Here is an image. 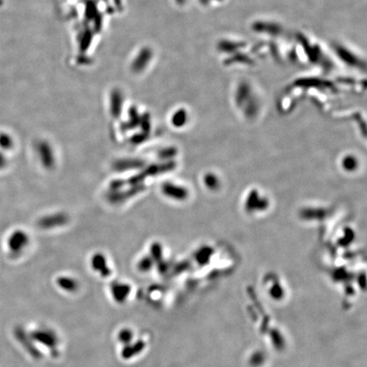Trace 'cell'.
<instances>
[{
    "label": "cell",
    "mask_w": 367,
    "mask_h": 367,
    "mask_svg": "<svg viewBox=\"0 0 367 367\" xmlns=\"http://www.w3.org/2000/svg\"><path fill=\"white\" fill-rule=\"evenodd\" d=\"M355 164L356 163L355 162V158H352V157H346L342 161V166L345 167V169H347V170L355 169V166H356Z\"/></svg>",
    "instance_id": "cell-8"
},
{
    "label": "cell",
    "mask_w": 367,
    "mask_h": 367,
    "mask_svg": "<svg viewBox=\"0 0 367 367\" xmlns=\"http://www.w3.org/2000/svg\"><path fill=\"white\" fill-rule=\"evenodd\" d=\"M15 337L17 339L18 342L21 343L23 348L25 349L29 355H32L33 358L39 359L42 357L39 350L35 347V345L33 343V340L30 336H28L22 327H16L15 329Z\"/></svg>",
    "instance_id": "cell-2"
},
{
    "label": "cell",
    "mask_w": 367,
    "mask_h": 367,
    "mask_svg": "<svg viewBox=\"0 0 367 367\" xmlns=\"http://www.w3.org/2000/svg\"><path fill=\"white\" fill-rule=\"evenodd\" d=\"M111 290L114 300L119 304H123L130 294L131 287L128 284L115 282L111 285Z\"/></svg>",
    "instance_id": "cell-3"
},
{
    "label": "cell",
    "mask_w": 367,
    "mask_h": 367,
    "mask_svg": "<svg viewBox=\"0 0 367 367\" xmlns=\"http://www.w3.org/2000/svg\"><path fill=\"white\" fill-rule=\"evenodd\" d=\"M57 284L66 292H74L78 289V282L70 277H60L57 280Z\"/></svg>",
    "instance_id": "cell-5"
},
{
    "label": "cell",
    "mask_w": 367,
    "mask_h": 367,
    "mask_svg": "<svg viewBox=\"0 0 367 367\" xmlns=\"http://www.w3.org/2000/svg\"><path fill=\"white\" fill-rule=\"evenodd\" d=\"M93 266L95 269L100 271L103 277H107L110 274V269L106 268L105 260L101 257H96V259H94Z\"/></svg>",
    "instance_id": "cell-6"
},
{
    "label": "cell",
    "mask_w": 367,
    "mask_h": 367,
    "mask_svg": "<svg viewBox=\"0 0 367 367\" xmlns=\"http://www.w3.org/2000/svg\"><path fill=\"white\" fill-rule=\"evenodd\" d=\"M146 347V343L142 340H138L137 342H131L129 345H125L122 350V357L124 360H128L138 355L140 353L143 351Z\"/></svg>",
    "instance_id": "cell-4"
},
{
    "label": "cell",
    "mask_w": 367,
    "mask_h": 367,
    "mask_svg": "<svg viewBox=\"0 0 367 367\" xmlns=\"http://www.w3.org/2000/svg\"><path fill=\"white\" fill-rule=\"evenodd\" d=\"M30 337L33 341L41 343L46 348H49L52 353L56 352V354H58L56 351L59 342L58 337L56 332H53L52 330L47 328L35 330L32 332Z\"/></svg>",
    "instance_id": "cell-1"
},
{
    "label": "cell",
    "mask_w": 367,
    "mask_h": 367,
    "mask_svg": "<svg viewBox=\"0 0 367 367\" xmlns=\"http://www.w3.org/2000/svg\"><path fill=\"white\" fill-rule=\"evenodd\" d=\"M133 338V332L129 328H123L119 333V342H122L124 346L132 342Z\"/></svg>",
    "instance_id": "cell-7"
}]
</instances>
